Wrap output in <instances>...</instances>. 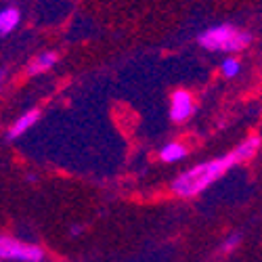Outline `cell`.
<instances>
[{
    "label": "cell",
    "instance_id": "6da1fadb",
    "mask_svg": "<svg viewBox=\"0 0 262 262\" xmlns=\"http://www.w3.org/2000/svg\"><path fill=\"white\" fill-rule=\"evenodd\" d=\"M237 164L239 162L233 156V151H229V154L223 156V158H214L210 162H202L198 166L185 170L181 177H177L172 181V193L179 195V198H195V195H200L208 187H212L218 179H223L225 174Z\"/></svg>",
    "mask_w": 262,
    "mask_h": 262
},
{
    "label": "cell",
    "instance_id": "7a4b0ae2",
    "mask_svg": "<svg viewBox=\"0 0 262 262\" xmlns=\"http://www.w3.org/2000/svg\"><path fill=\"white\" fill-rule=\"evenodd\" d=\"M200 47L210 51V53H242L244 49L250 47L252 34L246 30H239L231 24H221V26H212L204 30L198 36Z\"/></svg>",
    "mask_w": 262,
    "mask_h": 262
},
{
    "label": "cell",
    "instance_id": "3957f363",
    "mask_svg": "<svg viewBox=\"0 0 262 262\" xmlns=\"http://www.w3.org/2000/svg\"><path fill=\"white\" fill-rule=\"evenodd\" d=\"M0 258H9V260H19V262H42L45 252L38 246H28L15 242L11 237L0 235Z\"/></svg>",
    "mask_w": 262,
    "mask_h": 262
},
{
    "label": "cell",
    "instance_id": "277c9868",
    "mask_svg": "<svg viewBox=\"0 0 262 262\" xmlns=\"http://www.w3.org/2000/svg\"><path fill=\"white\" fill-rule=\"evenodd\" d=\"M195 112V99L189 91H174L170 97V120L172 122H187Z\"/></svg>",
    "mask_w": 262,
    "mask_h": 262
},
{
    "label": "cell",
    "instance_id": "5b68a950",
    "mask_svg": "<svg viewBox=\"0 0 262 262\" xmlns=\"http://www.w3.org/2000/svg\"><path fill=\"white\" fill-rule=\"evenodd\" d=\"M262 147V139L260 137H248L246 141H242L235 149H233V156L237 158L239 164H244V162H250L252 158H256V154L260 151Z\"/></svg>",
    "mask_w": 262,
    "mask_h": 262
},
{
    "label": "cell",
    "instance_id": "8992f818",
    "mask_svg": "<svg viewBox=\"0 0 262 262\" xmlns=\"http://www.w3.org/2000/svg\"><path fill=\"white\" fill-rule=\"evenodd\" d=\"M38 118H40V112H38V109L24 114V116H21V118L11 126V130H9V141H15L17 137H21L28 128H32V126L38 122Z\"/></svg>",
    "mask_w": 262,
    "mask_h": 262
},
{
    "label": "cell",
    "instance_id": "52a82bcc",
    "mask_svg": "<svg viewBox=\"0 0 262 262\" xmlns=\"http://www.w3.org/2000/svg\"><path fill=\"white\" fill-rule=\"evenodd\" d=\"M185 158H187V147L183 143H177V141L164 145L162 151H160V160L168 162V164H177V162H181Z\"/></svg>",
    "mask_w": 262,
    "mask_h": 262
},
{
    "label": "cell",
    "instance_id": "ba28073f",
    "mask_svg": "<svg viewBox=\"0 0 262 262\" xmlns=\"http://www.w3.org/2000/svg\"><path fill=\"white\" fill-rule=\"evenodd\" d=\"M55 63H57V53H42V55L34 57V61L28 65V74L38 76V74H42V72L51 70Z\"/></svg>",
    "mask_w": 262,
    "mask_h": 262
},
{
    "label": "cell",
    "instance_id": "9c48e42d",
    "mask_svg": "<svg viewBox=\"0 0 262 262\" xmlns=\"http://www.w3.org/2000/svg\"><path fill=\"white\" fill-rule=\"evenodd\" d=\"M19 19H21V15H19V11L13 9V7H9V9H5V11H0V36L11 34V32L17 28Z\"/></svg>",
    "mask_w": 262,
    "mask_h": 262
},
{
    "label": "cell",
    "instance_id": "30bf717a",
    "mask_svg": "<svg viewBox=\"0 0 262 262\" xmlns=\"http://www.w3.org/2000/svg\"><path fill=\"white\" fill-rule=\"evenodd\" d=\"M239 72H242V61H239L237 57H227V59H223V63H221V74H223L225 78H237Z\"/></svg>",
    "mask_w": 262,
    "mask_h": 262
},
{
    "label": "cell",
    "instance_id": "8fae6325",
    "mask_svg": "<svg viewBox=\"0 0 262 262\" xmlns=\"http://www.w3.org/2000/svg\"><path fill=\"white\" fill-rule=\"evenodd\" d=\"M239 242H242V235H239V233H231V235L225 239V244L221 246V254H231V252L239 246Z\"/></svg>",
    "mask_w": 262,
    "mask_h": 262
},
{
    "label": "cell",
    "instance_id": "7c38bea8",
    "mask_svg": "<svg viewBox=\"0 0 262 262\" xmlns=\"http://www.w3.org/2000/svg\"><path fill=\"white\" fill-rule=\"evenodd\" d=\"M3 80H5V72H0V84H3Z\"/></svg>",
    "mask_w": 262,
    "mask_h": 262
}]
</instances>
